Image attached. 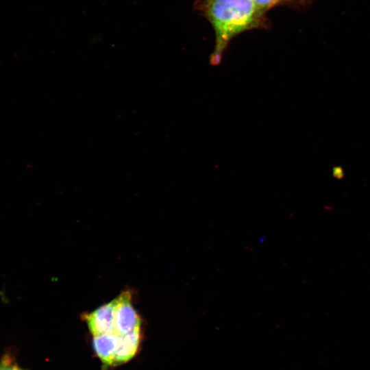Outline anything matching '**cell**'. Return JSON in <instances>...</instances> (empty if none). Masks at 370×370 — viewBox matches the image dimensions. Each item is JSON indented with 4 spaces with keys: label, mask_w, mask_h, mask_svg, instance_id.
Masks as SVG:
<instances>
[{
    "label": "cell",
    "mask_w": 370,
    "mask_h": 370,
    "mask_svg": "<svg viewBox=\"0 0 370 370\" xmlns=\"http://www.w3.org/2000/svg\"><path fill=\"white\" fill-rule=\"evenodd\" d=\"M132 295L130 289H125L116 297L115 331L118 335L140 327V318L132 304Z\"/></svg>",
    "instance_id": "2"
},
{
    "label": "cell",
    "mask_w": 370,
    "mask_h": 370,
    "mask_svg": "<svg viewBox=\"0 0 370 370\" xmlns=\"http://www.w3.org/2000/svg\"><path fill=\"white\" fill-rule=\"evenodd\" d=\"M118 342L119 335L116 332L93 336L94 350L103 365L106 367L113 365Z\"/></svg>",
    "instance_id": "4"
},
{
    "label": "cell",
    "mask_w": 370,
    "mask_h": 370,
    "mask_svg": "<svg viewBox=\"0 0 370 370\" xmlns=\"http://www.w3.org/2000/svg\"><path fill=\"white\" fill-rule=\"evenodd\" d=\"M16 367L9 358L3 359L0 362V370H16Z\"/></svg>",
    "instance_id": "7"
},
{
    "label": "cell",
    "mask_w": 370,
    "mask_h": 370,
    "mask_svg": "<svg viewBox=\"0 0 370 370\" xmlns=\"http://www.w3.org/2000/svg\"><path fill=\"white\" fill-rule=\"evenodd\" d=\"M140 340V327L119 335L118 347L113 365H119L130 360L137 353Z\"/></svg>",
    "instance_id": "5"
},
{
    "label": "cell",
    "mask_w": 370,
    "mask_h": 370,
    "mask_svg": "<svg viewBox=\"0 0 370 370\" xmlns=\"http://www.w3.org/2000/svg\"><path fill=\"white\" fill-rule=\"evenodd\" d=\"M16 370H21L18 367H16Z\"/></svg>",
    "instance_id": "8"
},
{
    "label": "cell",
    "mask_w": 370,
    "mask_h": 370,
    "mask_svg": "<svg viewBox=\"0 0 370 370\" xmlns=\"http://www.w3.org/2000/svg\"><path fill=\"white\" fill-rule=\"evenodd\" d=\"M202 10L212 25L215 45L210 63H220L229 42L236 36L266 25L254 0H204Z\"/></svg>",
    "instance_id": "1"
},
{
    "label": "cell",
    "mask_w": 370,
    "mask_h": 370,
    "mask_svg": "<svg viewBox=\"0 0 370 370\" xmlns=\"http://www.w3.org/2000/svg\"><path fill=\"white\" fill-rule=\"evenodd\" d=\"M116 300L114 298L93 311L83 315L90 332L93 336L116 332Z\"/></svg>",
    "instance_id": "3"
},
{
    "label": "cell",
    "mask_w": 370,
    "mask_h": 370,
    "mask_svg": "<svg viewBox=\"0 0 370 370\" xmlns=\"http://www.w3.org/2000/svg\"><path fill=\"white\" fill-rule=\"evenodd\" d=\"M292 0H254V4L259 13L264 16L266 12L274 6Z\"/></svg>",
    "instance_id": "6"
}]
</instances>
